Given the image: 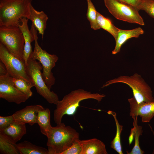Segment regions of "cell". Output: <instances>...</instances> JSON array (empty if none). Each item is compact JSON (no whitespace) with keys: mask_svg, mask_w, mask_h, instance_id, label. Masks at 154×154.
I'll use <instances>...</instances> for the list:
<instances>
[{"mask_svg":"<svg viewBox=\"0 0 154 154\" xmlns=\"http://www.w3.org/2000/svg\"><path fill=\"white\" fill-rule=\"evenodd\" d=\"M20 154H48V149L24 141L16 144Z\"/></svg>","mask_w":154,"mask_h":154,"instance_id":"ffe728a7","label":"cell"},{"mask_svg":"<svg viewBox=\"0 0 154 154\" xmlns=\"http://www.w3.org/2000/svg\"><path fill=\"white\" fill-rule=\"evenodd\" d=\"M14 84L21 92L25 95L28 99L32 96L33 92L31 89L34 85L21 78H12Z\"/></svg>","mask_w":154,"mask_h":154,"instance_id":"cb8c5ba5","label":"cell"},{"mask_svg":"<svg viewBox=\"0 0 154 154\" xmlns=\"http://www.w3.org/2000/svg\"><path fill=\"white\" fill-rule=\"evenodd\" d=\"M82 147V154H107L106 146L96 138L80 140Z\"/></svg>","mask_w":154,"mask_h":154,"instance_id":"5bb4252c","label":"cell"},{"mask_svg":"<svg viewBox=\"0 0 154 154\" xmlns=\"http://www.w3.org/2000/svg\"><path fill=\"white\" fill-rule=\"evenodd\" d=\"M44 109L40 105L28 106L16 112L12 115L15 121L23 124L28 123L32 125L37 123L38 112Z\"/></svg>","mask_w":154,"mask_h":154,"instance_id":"7c38bea8","label":"cell"},{"mask_svg":"<svg viewBox=\"0 0 154 154\" xmlns=\"http://www.w3.org/2000/svg\"><path fill=\"white\" fill-rule=\"evenodd\" d=\"M0 153L3 154H20L16 143L1 132H0Z\"/></svg>","mask_w":154,"mask_h":154,"instance_id":"7402d4cb","label":"cell"},{"mask_svg":"<svg viewBox=\"0 0 154 154\" xmlns=\"http://www.w3.org/2000/svg\"><path fill=\"white\" fill-rule=\"evenodd\" d=\"M107 113L112 115L114 117L116 126V133L115 136L111 142L110 147L114 149L119 154H123L121 142V135L123 129V126L119 123L116 117V113L109 110Z\"/></svg>","mask_w":154,"mask_h":154,"instance_id":"44dd1931","label":"cell"},{"mask_svg":"<svg viewBox=\"0 0 154 154\" xmlns=\"http://www.w3.org/2000/svg\"><path fill=\"white\" fill-rule=\"evenodd\" d=\"M12 78L9 74L0 76V98L18 104L25 102L28 99L27 96L16 87Z\"/></svg>","mask_w":154,"mask_h":154,"instance_id":"30bf717a","label":"cell"},{"mask_svg":"<svg viewBox=\"0 0 154 154\" xmlns=\"http://www.w3.org/2000/svg\"><path fill=\"white\" fill-rule=\"evenodd\" d=\"M48 18L47 15L42 11L36 10L31 4L30 7L29 20L32 22L35 29L43 38L44 31L46 27L47 22Z\"/></svg>","mask_w":154,"mask_h":154,"instance_id":"e0dca14e","label":"cell"},{"mask_svg":"<svg viewBox=\"0 0 154 154\" xmlns=\"http://www.w3.org/2000/svg\"><path fill=\"white\" fill-rule=\"evenodd\" d=\"M144 33V31L140 27L129 30L119 29L118 35L115 40V47L112 51V54H115L119 52L121 46L128 39L133 37L137 38Z\"/></svg>","mask_w":154,"mask_h":154,"instance_id":"9a60e30c","label":"cell"},{"mask_svg":"<svg viewBox=\"0 0 154 154\" xmlns=\"http://www.w3.org/2000/svg\"><path fill=\"white\" fill-rule=\"evenodd\" d=\"M42 69L40 63L30 57L27 61L26 70L33 80L37 93L49 103L56 105L59 101L58 96L47 87L42 77Z\"/></svg>","mask_w":154,"mask_h":154,"instance_id":"8992f818","label":"cell"},{"mask_svg":"<svg viewBox=\"0 0 154 154\" xmlns=\"http://www.w3.org/2000/svg\"><path fill=\"white\" fill-rule=\"evenodd\" d=\"M14 142L16 143L27 133L25 124L14 121L7 128L0 131Z\"/></svg>","mask_w":154,"mask_h":154,"instance_id":"2e32d148","label":"cell"},{"mask_svg":"<svg viewBox=\"0 0 154 154\" xmlns=\"http://www.w3.org/2000/svg\"><path fill=\"white\" fill-rule=\"evenodd\" d=\"M0 59L5 65L7 72L11 77L23 79L35 85L32 79L27 74L24 60L10 52L0 42Z\"/></svg>","mask_w":154,"mask_h":154,"instance_id":"9c48e42d","label":"cell"},{"mask_svg":"<svg viewBox=\"0 0 154 154\" xmlns=\"http://www.w3.org/2000/svg\"><path fill=\"white\" fill-rule=\"evenodd\" d=\"M130 105L129 115L141 117L143 123L149 122L154 116V102H137L133 97L128 99Z\"/></svg>","mask_w":154,"mask_h":154,"instance_id":"8fae6325","label":"cell"},{"mask_svg":"<svg viewBox=\"0 0 154 154\" xmlns=\"http://www.w3.org/2000/svg\"><path fill=\"white\" fill-rule=\"evenodd\" d=\"M37 123L39 126L41 133L46 137L52 127L50 123V111L48 108L40 110L38 113Z\"/></svg>","mask_w":154,"mask_h":154,"instance_id":"d6986e66","label":"cell"},{"mask_svg":"<svg viewBox=\"0 0 154 154\" xmlns=\"http://www.w3.org/2000/svg\"><path fill=\"white\" fill-rule=\"evenodd\" d=\"M29 20L26 18H22L21 22L18 25L22 33L24 39L23 59L26 65L28 60L33 52L31 43L35 40L33 33L29 29L28 24Z\"/></svg>","mask_w":154,"mask_h":154,"instance_id":"4fadbf2b","label":"cell"},{"mask_svg":"<svg viewBox=\"0 0 154 154\" xmlns=\"http://www.w3.org/2000/svg\"><path fill=\"white\" fill-rule=\"evenodd\" d=\"M97 20L100 28L110 33L116 40L118 35L119 29L114 25L110 19L105 17L98 12Z\"/></svg>","mask_w":154,"mask_h":154,"instance_id":"603a6c76","label":"cell"},{"mask_svg":"<svg viewBox=\"0 0 154 154\" xmlns=\"http://www.w3.org/2000/svg\"><path fill=\"white\" fill-rule=\"evenodd\" d=\"M119 83L125 84L131 88L133 97L137 103L154 102L151 88L141 76L137 73L130 76H121L110 80L106 82L102 88Z\"/></svg>","mask_w":154,"mask_h":154,"instance_id":"277c9868","label":"cell"},{"mask_svg":"<svg viewBox=\"0 0 154 154\" xmlns=\"http://www.w3.org/2000/svg\"><path fill=\"white\" fill-rule=\"evenodd\" d=\"M79 139L61 154H82V147Z\"/></svg>","mask_w":154,"mask_h":154,"instance_id":"4316f807","label":"cell"},{"mask_svg":"<svg viewBox=\"0 0 154 154\" xmlns=\"http://www.w3.org/2000/svg\"><path fill=\"white\" fill-rule=\"evenodd\" d=\"M133 119V127L131 130V133L129 137V143L132 142L133 137L134 138V145L131 151H127V154H143L145 153L144 151L140 148L139 145V137L143 133L142 127L138 125L137 124V117H132Z\"/></svg>","mask_w":154,"mask_h":154,"instance_id":"ac0fdd59","label":"cell"},{"mask_svg":"<svg viewBox=\"0 0 154 154\" xmlns=\"http://www.w3.org/2000/svg\"><path fill=\"white\" fill-rule=\"evenodd\" d=\"M30 30L34 36L35 44L34 50L30 57L38 60L42 65L43 79L48 88L50 89L55 80L52 70L55 66L58 57L55 54L48 53L41 48L38 41L37 31L32 24Z\"/></svg>","mask_w":154,"mask_h":154,"instance_id":"5b68a950","label":"cell"},{"mask_svg":"<svg viewBox=\"0 0 154 154\" xmlns=\"http://www.w3.org/2000/svg\"><path fill=\"white\" fill-rule=\"evenodd\" d=\"M135 7L138 10L141 0H119Z\"/></svg>","mask_w":154,"mask_h":154,"instance_id":"f1b7e54d","label":"cell"},{"mask_svg":"<svg viewBox=\"0 0 154 154\" xmlns=\"http://www.w3.org/2000/svg\"><path fill=\"white\" fill-rule=\"evenodd\" d=\"M0 41L10 52L23 59L25 40L18 26H0Z\"/></svg>","mask_w":154,"mask_h":154,"instance_id":"52a82bcc","label":"cell"},{"mask_svg":"<svg viewBox=\"0 0 154 154\" xmlns=\"http://www.w3.org/2000/svg\"><path fill=\"white\" fill-rule=\"evenodd\" d=\"M138 10L144 11L154 19V0H141Z\"/></svg>","mask_w":154,"mask_h":154,"instance_id":"484cf974","label":"cell"},{"mask_svg":"<svg viewBox=\"0 0 154 154\" xmlns=\"http://www.w3.org/2000/svg\"><path fill=\"white\" fill-rule=\"evenodd\" d=\"M9 74L6 68L4 63L0 61V76H5Z\"/></svg>","mask_w":154,"mask_h":154,"instance_id":"f546056e","label":"cell"},{"mask_svg":"<svg viewBox=\"0 0 154 154\" xmlns=\"http://www.w3.org/2000/svg\"><path fill=\"white\" fill-rule=\"evenodd\" d=\"M106 96L98 93H92L83 89H78L72 91L59 100L54 111L53 119L56 124L61 123L65 115H73L80 106V102L87 99H94L100 102Z\"/></svg>","mask_w":154,"mask_h":154,"instance_id":"6da1fadb","label":"cell"},{"mask_svg":"<svg viewBox=\"0 0 154 154\" xmlns=\"http://www.w3.org/2000/svg\"><path fill=\"white\" fill-rule=\"evenodd\" d=\"M32 0H0V26H18L21 19H29Z\"/></svg>","mask_w":154,"mask_h":154,"instance_id":"3957f363","label":"cell"},{"mask_svg":"<svg viewBox=\"0 0 154 154\" xmlns=\"http://www.w3.org/2000/svg\"><path fill=\"white\" fill-rule=\"evenodd\" d=\"M87 4V18L90 23V27L94 30L100 29L97 21V13L95 7L91 0H86Z\"/></svg>","mask_w":154,"mask_h":154,"instance_id":"d4e9b609","label":"cell"},{"mask_svg":"<svg viewBox=\"0 0 154 154\" xmlns=\"http://www.w3.org/2000/svg\"><path fill=\"white\" fill-rule=\"evenodd\" d=\"M14 121L12 115L8 116H0V131L9 127Z\"/></svg>","mask_w":154,"mask_h":154,"instance_id":"83f0119b","label":"cell"},{"mask_svg":"<svg viewBox=\"0 0 154 154\" xmlns=\"http://www.w3.org/2000/svg\"><path fill=\"white\" fill-rule=\"evenodd\" d=\"M104 1L109 12L117 19L141 25H145L139 10L134 7L119 0H104Z\"/></svg>","mask_w":154,"mask_h":154,"instance_id":"ba28073f","label":"cell"},{"mask_svg":"<svg viewBox=\"0 0 154 154\" xmlns=\"http://www.w3.org/2000/svg\"><path fill=\"white\" fill-rule=\"evenodd\" d=\"M149 126L150 127V128L151 130V131L152 132V133H153V135L154 137V131H153V129L152 128V127L150 126V125L149 124Z\"/></svg>","mask_w":154,"mask_h":154,"instance_id":"4dcf8cb0","label":"cell"},{"mask_svg":"<svg viewBox=\"0 0 154 154\" xmlns=\"http://www.w3.org/2000/svg\"><path fill=\"white\" fill-rule=\"evenodd\" d=\"M79 133L63 123L52 127L47 136L48 154H61L79 139Z\"/></svg>","mask_w":154,"mask_h":154,"instance_id":"7a4b0ae2","label":"cell"}]
</instances>
